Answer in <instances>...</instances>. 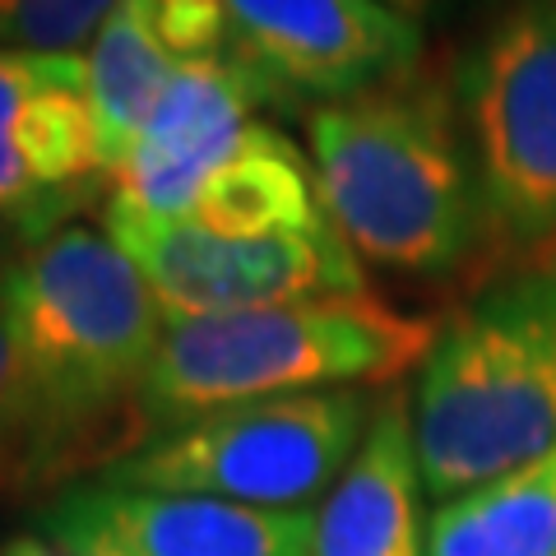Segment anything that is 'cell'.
<instances>
[{"label":"cell","instance_id":"obj_1","mask_svg":"<svg viewBox=\"0 0 556 556\" xmlns=\"http://www.w3.org/2000/svg\"><path fill=\"white\" fill-rule=\"evenodd\" d=\"M0 311L28 408V492L112 468L149 441L144 386L167 316L108 232L70 228L0 269Z\"/></svg>","mask_w":556,"mask_h":556},{"label":"cell","instance_id":"obj_2","mask_svg":"<svg viewBox=\"0 0 556 556\" xmlns=\"http://www.w3.org/2000/svg\"><path fill=\"white\" fill-rule=\"evenodd\" d=\"M316 190L357 260L422 283L486 278V218L455 89L408 79L311 116Z\"/></svg>","mask_w":556,"mask_h":556},{"label":"cell","instance_id":"obj_3","mask_svg":"<svg viewBox=\"0 0 556 556\" xmlns=\"http://www.w3.org/2000/svg\"><path fill=\"white\" fill-rule=\"evenodd\" d=\"M413 441L431 501L556 450V269L486 283L455 311L413 386Z\"/></svg>","mask_w":556,"mask_h":556},{"label":"cell","instance_id":"obj_4","mask_svg":"<svg viewBox=\"0 0 556 556\" xmlns=\"http://www.w3.org/2000/svg\"><path fill=\"white\" fill-rule=\"evenodd\" d=\"M441 325L390 302L316 298L167 325L144 386L149 441L260 399L394 386L422 367Z\"/></svg>","mask_w":556,"mask_h":556},{"label":"cell","instance_id":"obj_5","mask_svg":"<svg viewBox=\"0 0 556 556\" xmlns=\"http://www.w3.org/2000/svg\"><path fill=\"white\" fill-rule=\"evenodd\" d=\"M459 93L486 278L556 269V0H515L468 56Z\"/></svg>","mask_w":556,"mask_h":556},{"label":"cell","instance_id":"obj_6","mask_svg":"<svg viewBox=\"0 0 556 556\" xmlns=\"http://www.w3.org/2000/svg\"><path fill=\"white\" fill-rule=\"evenodd\" d=\"M380 394L320 390L237 404L159 431L135 455L102 468V482L135 492L214 496L255 510H306L329 496L362 450Z\"/></svg>","mask_w":556,"mask_h":556},{"label":"cell","instance_id":"obj_7","mask_svg":"<svg viewBox=\"0 0 556 556\" xmlns=\"http://www.w3.org/2000/svg\"><path fill=\"white\" fill-rule=\"evenodd\" d=\"M102 232L149 278L167 325L367 292L362 260L334 223L311 232L228 237L190 223H153L126 208H102Z\"/></svg>","mask_w":556,"mask_h":556},{"label":"cell","instance_id":"obj_8","mask_svg":"<svg viewBox=\"0 0 556 556\" xmlns=\"http://www.w3.org/2000/svg\"><path fill=\"white\" fill-rule=\"evenodd\" d=\"M112 195L84 56L0 51V223L20 247Z\"/></svg>","mask_w":556,"mask_h":556},{"label":"cell","instance_id":"obj_9","mask_svg":"<svg viewBox=\"0 0 556 556\" xmlns=\"http://www.w3.org/2000/svg\"><path fill=\"white\" fill-rule=\"evenodd\" d=\"M228 56L269 102H353L422 70V24L376 0H223Z\"/></svg>","mask_w":556,"mask_h":556},{"label":"cell","instance_id":"obj_10","mask_svg":"<svg viewBox=\"0 0 556 556\" xmlns=\"http://www.w3.org/2000/svg\"><path fill=\"white\" fill-rule=\"evenodd\" d=\"M38 538L70 556H316V515L84 482L38 515Z\"/></svg>","mask_w":556,"mask_h":556},{"label":"cell","instance_id":"obj_11","mask_svg":"<svg viewBox=\"0 0 556 556\" xmlns=\"http://www.w3.org/2000/svg\"><path fill=\"white\" fill-rule=\"evenodd\" d=\"M413 394H380L362 450L316 510V556H427Z\"/></svg>","mask_w":556,"mask_h":556},{"label":"cell","instance_id":"obj_12","mask_svg":"<svg viewBox=\"0 0 556 556\" xmlns=\"http://www.w3.org/2000/svg\"><path fill=\"white\" fill-rule=\"evenodd\" d=\"M427 556H556V450L437 506Z\"/></svg>","mask_w":556,"mask_h":556},{"label":"cell","instance_id":"obj_13","mask_svg":"<svg viewBox=\"0 0 556 556\" xmlns=\"http://www.w3.org/2000/svg\"><path fill=\"white\" fill-rule=\"evenodd\" d=\"M84 65H89V98H93L102 153H108V167L116 172L181 61L159 42L144 0H116L98 28V38L84 51Z\"/></svg>","mask_w":556,"mask_h":556},{"label":"cell","instance_id":"obj_14","mask_svg":"<svg viewBox=\"0 0 556 556\" xmlns=\"http://www.w3.org/2000/svg\"><path fill=\"white\" fill-rule=\"evenodd\" d=\"M116 0H0V51L84 56Z\"/></svg>","mask_w":556,"mask_h":556},{"label":"cell","instance_id":"obj_15","mask_svg":"<svg viewBox=\"0 0 556 556\" xmlns=\"http://www.w3.org/2000/svg\"><path fill=\"white\" fill-rule=\"evenodd\" d=\"M159 42L177 61H214L228 51V5L223 0H144Z\"/></svg>","mask_w":556,"mask_h":556},{"label":"cell","instance_id":"obj_16","mask_svg":"<svg viewBox=\"0 0 556 556\" xmlns=\"http://www.w3.org/2000/svg\"><path fill=\"white\" fill-rule=\"evenodd\" d=\"M0 492H28V408L5 311H0Z\"/></svg>","mask_w":556,"mask_h":556},{"label":"cell","instance_id":"obj_17","mask_svg":"<svg viewBox=\"0 0 556 556\" xmlns=\"http://www.w3.org/2000/svg\"><path fill=\"white\" fill-rule=\"evenodd\" d=\"M0 556H70V552H61V547H51L47 538H38V533H14L5 547H0Z\"/></svg>","mask_w":556,"mask_h":556},{"label":"cell","instance_id":"obj_18","mask_svg":"<svg viewBox=\"0 0 556 556\" xmlns=\"http://www.w3.org/2000/svg\"><path fill=\"white\" fill-rule=\"evenodd\" d=\"M376 5H386V10H394V14H404V20H427L437 5H445V0H376Z\"/></svg>","mask_w":556,"mask_h":556},{"label":"cell","instance_id":"obj_19","mask_svg":"<svg viewBox=\"0 0 556 556\" xmlns=\"http://www.w3.org/2000/svg\"><path fill=\"white\" fill-rule=\"evenodd\" d=\"M20 251H24V247H20V241H14V237H10V228H5V223H0V269H5L10 260L20 255Z\"/></svg>","mask_w":556,"mask_h":556}]
</instances>
